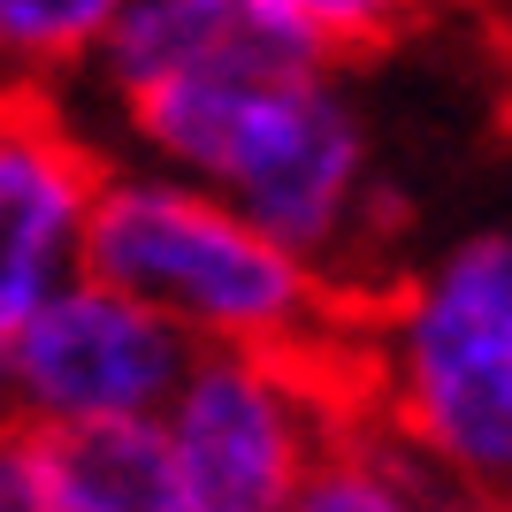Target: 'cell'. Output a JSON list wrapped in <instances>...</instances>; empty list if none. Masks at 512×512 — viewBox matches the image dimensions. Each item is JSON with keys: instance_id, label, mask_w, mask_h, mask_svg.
Returning a JSON list of instances; mask_svg holds the SVG:
<instances>
[{"instance_id": "6da1fadb", "label": "cell", "mask_w": 512, "mask_h": 512, "mask_svg": "<svg viewBox=\"0 0 512 512\" xmlns=\"http://www.w3.org/2000/svg\"><path fill=\"white\" fill-rule=\"evenodd\" d=\"M115 161L192 176L253 214L268 237L360 291V245L375 237V130L329 69L253 85H169L85 107Z\"/></svg>"}, {"instance_id": "7a4b0ae2", "label": "cell", "mask_w": 512, "mask_h": 512, "mask_svg": "<svg viewBox=\"0 0 512 512\" xmlns=\"http://www.w3.org/2000/svg\"><path fill=\"white\" fill-rule=\"evenodd\" d=\"M352 398L459 505L512 497V222L451 237L352 299Z\"/></svg>"}, {"instance_id": "3957f363", "label": "cell", "mask_w": 512, "mask_h": 512, "mask_svg": "<svg viewBox=\"0 0 512 512\" xmlns=\"http://www.w3.org/2000/svg\"><path fill=\"white\" fill-rule=\"evenodd\" d=\"M92 276L176 321L192 352H344L352 299L222 192L115 161L92 214Z\"/></svg>"}, {"instance_id": "277c9868", "label": "cell", "mask_w": 512, "mask_h": 512, "mask_svg": "<svg viewBox=\"0 0 512 512\" xmlns=\"http://www.w3.org/2000/svg\"><path fill=\"white\" fill-rule=\"evenodd\" d=\"M352 421L344 352H199L161 413V444L184 512H299Z\"/></svg>"}, {"instance_id": "5b68a950", "label": "cell", "mask_w": 512, "mask_h": 512, "mask_svg": "<svg viewBox=\"0 0 512 512\" xmlns=\"http://www.w3.org/2000/svg\"><path fill=\"white\" fill-rule=\"evenodd\" d=\"M192 360L176 321L85 268L16 329V413L31 436L161 421Z\"/></svg>"}, {"instance_id": "8992f818", "label": "cell", "mask_w": 512, "mask_h": 512, "mask_svg": "<svg viewBox=\"0 0 512 512\" xmlns=\"http://www.w3.org/2000/svg\"><path fill=\"white\" fill-rule=\"evenodd\" d=\"M115 169L69 92H0V329L16 337L92 268V214Z\"/></svg>"}, {"instance_id": "52a82bcc", "label": "cell", "mask_w": 512, "mask_h": 512, "mask_svg": "<svg viewBox=\"0 0 512 512\" xmlns=\"http://www.w3.org/2000/svg\"><path fill=\"white\" fill-rule=\"evenodd\" d=\"M329 69L291 8L276 0H123L115 31L100 39L77 107H115L169 85H253V77H299Z\"/></svg>"}, {"instance_id": "ba28073f", "label": "cell", "mask_w": 512, "mask_h": 512, "mask_svg": "<svg viewBox=\"0 0 512 512\" xmlns=\"http://www.w3.org/2000/svg\"><path fill=\"white\" fill-rule=\"evenodd\" d=\"M39 459H46V482H54L62 512H184L161 421L39 436Z\"/></svg>"}, {"instance_id": "9c48e42d", "label": "cell", "mask_w": 512, "mask_h": 512, "mask_svg": "<svg viewBox=\"0 0 512 512\" xmlns=\"http://www.w3.org/2000/svg\"><path fill=\"white\" fill-rule=\"evenodd\" d=\"M123 0H0V92H77Z\"/></svg>"}, {"instance_id": "30bf717a", "label": "cell", "mask_w": 512, "mask_h": 512, "mask_svg": "<svg viewBox=\"0 0 512 512\" xmlns=\"http://www.w3.org/2000/svg\"><path fill=\"white\" fill-rule=\"evenodd\" d=\"M451 505L459 497L406 444H390L367 413L329 444V459L314 467V482L299 497V512H451Z\"/></svg>"}, {"instance_id": "8fae6325", "label": "cell", "mask_w": 512, "mask_h": 512, "mask_svg": "<svg viewBox=\"0 0 512 512\" xmlns=\"http://www.w3.org/2000/svg\"><path fill=\"white\" fill-rule=\"evenodd\" d=\"M276 8H291V16L314 31V46L329 62H344V54H383V46L413 39V31H428V23L444 16V0H276Z\"/></svg>"}, {"instance_id": "7c38bea8", "label": "cell", "mask_w": 512, "mask_h": 512, "mask_svg": "<svg viewBox=\"0 0 512 512\" xmlns=\"http://www.w3.org/2000/svg\"><path fill=\"white\" fill-rule=\"evenodd\" d=\"M0 512H62L31 428H8V436H0Z\"/></svg>"}, {"instance_id": "4fadbf2b", "label": "cell", "mask_w": 512, "mask_h": 512, "mask_svg": "<svg viewBox=\"0 0 512 512\" xmlns=\"http://www.w3.org/2000/svg\"><path fill=\"white\" fill-rule=\"evenodd\" d=\"M8 428H23V413H16V337L0 329V436Z\"/></svg>"}, {"instance_id": "5bb4252c", "label": "cell", "mask_w": 512, "mask_h": 512, "mask_svg": "<svg viewBox=\"0 0 512 512\" xmlns=\"http://www.w3.org/2000/svg\"><path fill=\"white\" fill-rule=\"evenodd\" d=\"M451 512H512V497H467V505H451Z\"/></svg>"}]
</instances>
